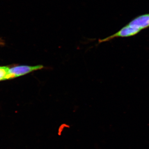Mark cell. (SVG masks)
Masks as SVG:
<instances>
[{
    "label": "cell",
    "mask_w": 149,
    "mask_h": 149,
    "mask_svg": "<svg viewBox=\"0 0 149 149\" xmlns=\"http://www.w3.org/2000/svg\"><path fill=\"white\" fill-rule=\"evenodd\" d=\"M141 32L139 29L130 27L128 24L122 27L119 31L113 35L102 39H99L98 44L109 42L113 39L118 37H128L135 36Z\"/></svg>",
    "instance_id": "2"
},
{
    "label": "cell",
    "mask_w": 149,
    "mask_h": 149,
    "mask_svg": "<svg viewBox=\"0 0 149 149\" xmlns=\"http://www.w3.org/2000/svg\"><path fill=\"white\" fill-rule=\"evenodd\" d=\"M130 27L140 31L149 27V13L135 17L128 24Z\"/></svg>",
    "instance_id": "3"
},
{
    "label": "cell",
    "mask_w": 149,
    "mask_h": 149,
    "mask_svg": "<svg viewBox=\"0 0 149 149\" xmlns=\"http://www.w3.org/2000/svg\"><path fill=\"white\" fill-rule=\"evenodd\" d=\"M9 68L7 66H0V81L7 80L9 72Z\"/></svg>",
    "instance_id": "4"
},
{
    "label": "cell",
    "mask_w": 149,
    "mask_h": 149,
    "mask_svg": "<svg viewBox=\"0 0 149 149\" xmlns=\"http://www.w3.org/2000/svg\"><path fill=\"white\" fill-rule=\"evenodd\" d=\"M44 68L45 66L42 65H37L34 66L22 65L10 68L9 72L7 77V80L23 76L29 74L30 72L40 70Z\"/></svg>",
    "instance_id": "1"
}]
</instances>
